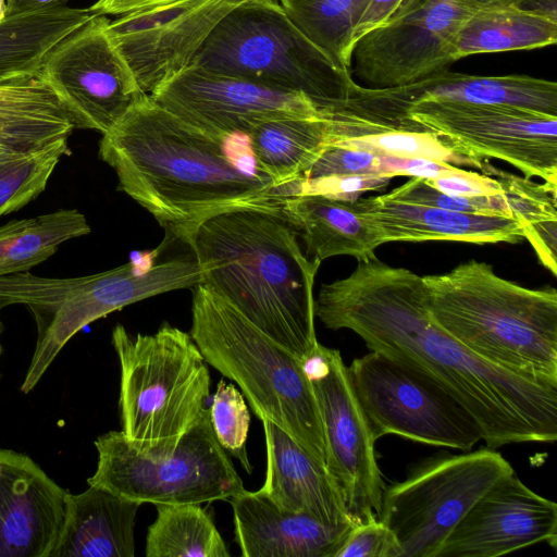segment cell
I'll return each mask as SVG.
<instances>
[{
	"label": "cell",
	"instance_id": "1",
	"mask_svg": "<svg viewBox=\"0 0 557 557\" xmlns=\"http://www.w3.org/2000/svg\"><path fill=\"white\" fill-rule=\"evenodd\" d=\"M314 314L445 389L476 420L487 447L557 440V386L496 367L455 339L433 319L423 276L376 258L358 261L347 277L321 285Z\"/></svg>",
	"mask_w": 557,
	"mask_h": 557
},
{
	"label": "cell",
	"instance_id": "2",
	"mask_svg": "<svg viewBox=\"0 0 557 557\" xmlns=\"http://www.w3.org/2000/svg\"><path fill=\"white\" fill-rule=\"evenodd\" d=\"M227 141L145 95L102 134L99 157L116 173L117 188L185 243L213 215L242 209L285 214V199L296 195L231 158Z\"/></svg>",
	"mask_w": 557,
	"mask_h": 557
},
{
	"label": "cell",
	"instance_id": "3",
	"mask_svg": "<svg viewBox=\"0 0 557 557\" xmlns=\"http://www.w3.org/2000/svg\"><path fill=\"white\" fill-rule=\"evenodd\" d=\"M185 243L201 283L300 360L315 350L313 285L321 261L302 252L285 214L225 211L201 222Z\"/></svg>",
	"mask_w": 557,
	"mask_h": 557
},
{
	"label": "cell",
	"instance_id": "4",
	"mask_svg": "<svg viewBox=\"0 0 557 557\" xmlns=\"http://www.w3.org/2000/svg\"><path fill=\"white\" fill-rule=\"evenodd\" d=\"M433 319L485 361L557 386V290L530 289L469 260L423 276Z\"/></svg>",
	"mask_w": 557,
	"mask_h": 557
},
{
	"label": "cell",
	"instance_id": "5",
	"mask_svg": "<svg viewBox=\"0 0 557 557\" xmlns=\"http://www.w3.org/2000/svg\"><path fill=\"white\" fill-rule=\"evenodd\" d=\"M189 334L206 362L237 383L260 420L280 426L325 468L322 421L302 360L203 283L194 287Z\"/></svg>",
	"mask_w": 557,
	"mask_h": 557
},
{
	"label": "cell",
	"instance_id": "6",
	"mask_svg": "<svg viewBox=\"0 0 557 557\" xmlns=\"http://www.w3.org/2000/svg\"><path fill=\"white\" fill-rule=\"evenodd\" d=\"M120 369L122 432L140 451H172L197 422L210 394V372L189 333L164 323L153 334L112 331Z\"/></svg>",
	"mask_w": 557,
	"mask_h": 557
},
{
	"label": "cell",
	"instance_id": "7",
	"mask_svg": "<svg viewBox=\"0 0 557 557\" xmlns=\"http://www.w3.org/2000/svg\"><path fill=\"white\" fill-rule=\"evenodd\" d=\"M201 282L195 257H175L145 271L127 262L78 277H42L29 271L1 276L0 310L23 305L37 325L35 350L21 391L29 393L65 344L91 322L131 304Z\"/></svg>",
	"mask_w": 557,
	"mask_h": 557
},
{
	"label": "cell",
	"instance_id": "8",
	"mask_svg": "<svg viewBox=\"0 0 557 557\" xmlns=\"http://www.w3.org/2000/svg\"><path fill=\"white\" fill-rule=\"evenodd\" d=\"M190 64L304 95L322 114L347 100L356 85L271 0L237 4L214 26Z\"/></svg>",
	"mask_w": 557,
	"mask_h": 557
},
{
	"label": "cell",
	"instance_id": "9",
	"mask_svg": "<svg viewBox=\"0 0 557 557\" xmlns=\"http://www.w3.org/2000/svg\"><path fill=\"white\" fill-rule=\"evenodd\" d=\"M98 463L90 486L139 504H203L230 500L245 490L226 451L219 444L206 408L170 453L138 450L122 431L95 441Z\"/></svg>",
	"mask_w": 557,
	"mask_h": 557
},
{
	"label": "cell",
	"instance_id": "10",
	"mask_svg": "<svg viewBox=\"0 0 557 557\" xmlns=\"http://www.w3.org/2000/svg\"><path fill=\"white\" fill-rule=\"evenodd\" d=\"M511 472L490 447L429 458L384 488L379 519L395 534L403 557H436L473 504Z\"/></svg>",
	"mask_w": 557,
	"mask_h": 557
},
{
	"label": "cell",
	"instance_id": "11",
	"mask_svg": "<svg viewBox=\"0 0 557 557\" xmlns=\"http://www.w3.org/2000/svg\"><path fill=\"white\" fill-rule=\"evenodd\" d=\"M347 370L375 440L394 434L462 451L482 441L479 423L457 399L401 362L370 350Z\"/></svg>",
	"mask_w": 557,
	"mask_h": 557
},
{
	"label": "cell",
	"instance_id": "12",
	"mask_svg": "<svg viewBox=\"0 0 557 557\" xmlns=\"http://www.w3.org/2000/svg\"><path fill=\"white\" fill-rule=\"evenodd\" d=\"M408 120L435 133L453 152L481 170L492 158L557 186V115L508 104L430 100L409 107Z\"/></svg>",
	"mask_w": 557,
	"mask_h": 557
},
{
	"label": "cell",
	"instance_id": "13",
	"mask_svg": "<svg viewBox=\"0 0 557 557\" xmlns=\"http://www.w3.org/2000/svg\"><path fill=\"white\" fill-rule=\"evenodd\" d=\"M322 421L325 468L355 522L379 518L384 483L375 438L339 350L318 344L304 361Z\"/></svg>",
	"mask_w": 557,
	"mask_h": 557
},
{
	"label": "cell",
	"instance_id": "14",
	"mask_svg": "<svg viewBox=\"0 0 557 557\" xmlns=\"http://www.w3.org/2000/svg\"><path fill=\"white\" fill-rule=\"evenodd\" d=\"M476 7L471 0H406L355 44L351 76L369 88H391L447 71L454 39Z\"/></svg>",
	"mask_w": 557,
	"mask_h": 557
},
{
	"label": "cell",
	"instance_id": "15",
	"mask_svg": "<svg viewBox=\"0 0 557 557\" xmlns=\"http://www.w3.org/2000/svg\"><path fill=\"white\" fill-rule=\"evenodd\" d=\"M106 15L61 40L38 74L54 92L74 128L111 129L144 94L114 47Z\"/></svg>",
	"mask_w": 557,
	"mask_h": 557
},
{
	"label": "cell",
	"instance_id": "16",
	"mask_svg": "<svg viewBox=\"0 0 557 557\" xmlns=\"http://www.w3.org/2000/svg\"><path fill=\"white\" fill-rule=\"evenodd\" d=\"M244 0H163L107 25L140 90L151 95L187 67L214 26Z\"/></svg>",
	"mask_w": 557,
	"mask_h": 557
},
{
	"label": "cell",
	"instance_id": "17",
	"mask_svg": "<svg viewBox=\"0 0 557 557\" xmlns=\"http://www.w3.org/2000/svg\"><path fill=\"white\" fill-rule=\"evenodd\" d=\"M150 97L189 124L219 137L246 135L281 117L321 116L306 96L270 88L189 64Z\"/></svg>",
	"mask_w": 557,
	"mask_h": 557
},
{
	"label": "cell",
	"instance_id": "18",
	"mask_svg": "<svg viewBox=\"0 0 557 557\" xmlns=\"http://www.w3.org/2000/svg\"><path fill=\"white\" fill-rule=\"evenodd\" d=\"M430 100L508 104L557 115V84L528 75L479 76L443 71L398 87L356 84L345 108L370 129H398L409 107Z\"/></svg>",
	"mask_w": 557,
	"mask_h": 557
},
{
	"label": "cell",
	"instance_id": "19",
	"mask_svg": "<svg viewBox=\"0 0 557 557\" xmlns=\"http://www.w3.org/2000/svg\"><path fill=\"white\" fill-rule=\"evenodd\" d=\"M543 542L557 546V505L513 471L473 504L436 557H498Z\"/></svg>",
	"mask_w": 557,
	"mask_h": 557
},
{
	"label": "cell",
	"instance_id": "20",
	"mask_svg": "<svg viewBox=\"0 0 557 557\" xmlns=\"http://www.w3.org/2000/svg\"><path fill=\"white\" fill-rule=\"evenodd\" d=\"M67 495L29 456L0 448V557H50Z\"/></svg>",
	"mask_w": 557,
	"mask_h": 557
},
{
	"label": "cell",
	"instance_id": "21",
	"mask_svg": "<svg viewBox=\"0 0 557 557\" xmlns=\"http://www.w3.org/2000/svg\"><path fill=\"white\" fill-rule=\"evenodd\" d=\"M228 502L235 541L245 557H335L354 525L282 510L259 491L244 490Z\"/></svg>",
	"mask_w": 557,
	"mask_h": 557
},
{
	"label": "cell",
	"instance_id": "22",
	"mask_svg": "<svg viewBox=\"0 0 557 557\" xmlns=\"http://www.w3.org/2000/svg\"><path fill=\"white\" fill-rule=\"evenodd\" d=\"M361 215L388 242H461L470 244L518 243L522 226L513 218L483 215L388 198H358Z\"/></svg>",
	"mask_w": 557,
	"mask_h": 557
},
{
	"label": "cell",
	"instance_id": "23",
	"mask_svg": "<svg viewBox=\"0 0 557 557\" xmlns=\"http://www.w3.org/2000/svg\"><path fill=\"white\" fill-rule=\"evenodd\" d=\"M267 475L258 490L282 510L305 513L331 524H356L326 469L290 435L262 419Z\"/></svg>",
	"mask_w": 557,
	"mask_h": 557
},
{
	"label": "cell",
	"instance_id": "24",
	"mask_svg": "<svg viewBox=\"0 0 557 557\" xmlns=\"http://www.w3.org/2000/svg\"><path fill=\"white\" fill-rule=\"evenodd\" d=\"M140 505L90 485L69 494L64 525L50 557H134Z\"/></svg>",
	"mask_w": 557,
	"mask_h": 557
},
{
	"label": "cell",
	"instance_id": "25",
	"mask_svg": "<svg viewBox=\"0 0 557 557\" xmlns=\"http://www.w3.org/2000/svg\"><path fill=\"white\" fill-rule=\"evenodd\" d=\"M284 212L299 231L307 253L321 262L335 256L372 260L382 245L376 231L361 215L358 200L297 194L285 199Z\"/></svg>",
	"mask_w": 557,
	"mask_h": 557
},
{
	"label": "cell",
	"instance_id": "26",
	"mask_svg": "<svg viewBox=\"0 0 557 557\" xmlns=\"http://www.w3.org/2000/svg\"><path fill=\"white\" fill-rule=\"evenodd\" d=\"M247 138L257 171L297 195L327 144V124L323 115L274 119L257 125Z\"/></svg>",
	"mask_w": 557,
	"mask_h": 557
},
{
	"label": "cell",
	"instance_id": "27",
	"mask_svg": "<svg viewBox=\"0 0 557 557\" xmlns=\"http://www.w3.org/2000/svg\"><path fill=\"white\" fill-rule=\"evenodd\" d=\"M97 15L61 5L7 16L0 22V85L38 77L49 52Z\"/></svg>",
	"mask_w": 557,
	"mask_h": 557
},
{
	"label": "cell",
	"instance_id": "28",
	"mask_svg": "<svg viewBox=\"0 0 557 557\" xmlns=\"http://www.w3.org/2000/svg\"><path fill=\"white\" fill-rule=\"evenodd\" d=\"M557 41V17L517 3L478 5L454 39V60L481 54L533 50Z\"/></svg>",
	"mask_w": 557,
	"mask_h": 557
},
{
	"label": "cell",
	"instance_id": "29",
	"mask_svg": "<svg viewBox=\"0 0 557 557\" xmlns=\"http://www.w3.org/2000/svg\"><path fill=\"white\" fill-rule=\"evenodd\" d=\"M74 125L39 77L0 85V140L33 152L62 138Z\"/></svg>",
	"mask_w": 557,
	"mask_h": 557
},
{
	"label": "cell",
	"instance_id": "30",
	"mask_svg": "<svg viewBox=\"0 0 557 557\" xmlns=\"http://www.w3.org/2000/svg\"><path fill=\"white\" fill-rule=\"evenodd\" d=\"M90 231L86 216L76 209L10 221L0 227V277L28 272L52 257L61 244Z\"/></svg>",
	"mask_w": 557,
	"mask_h": 557
},
{
	"label": "cell",
	"instance_id": "31",
	"mask_svg": "<svg viewBox=\"0 0 557 557\" xmlns=\"http://www.w3.org/2000/svg\"><path fill=\"white\" fill-rule=\"evenodd\" d=\"M481 170L496 178L513 218L522 226L542 264L557 275V186L496 169L484 161Z\"/></svg>",
	"mask_w": 557,
	"mask_h": 557
},
{
	"label": "cell",
	"instance_id": "32",
	"mask_svg": "<svg viewBox=\"0 0 557 557\" xmlns=\"http://www.w3.org/2000/svg\"><path fill=\"white\" fill-rule=\"evenodd\" d=\"M147 557H230L212 515L201 504H158Z\"/></svg>",
	"mask_w": 557,
	"mask_h": 557
},
{
	"label": "cell",
	"instance_id": "33",
	"mask_svg": "<svg viewBox=\"0 0 557 557\" xmlns=\"http://www.w3.org/2000/svg\"><path fill=\"white\" fill-rule=\"evenodd\" d=\"M360 0H280L295 27L346 76H351L352 29Z\"/></svg>",
	"mask_w": 557,
	"mask_h": 557
},
{
	"label": "cell",
	"instance_id": "34",
	"mask_svg": "<svg viewBox=\"0 0 557 557\" xmlns=\"http://www.w3.org/2000/svg\"><path fill=\"white\" fill-rule=\"evenodd\" d=\"M70 152L69 138H62L0 164V216L35 200L45 190L61 158Z\"/></svg>",
	"mask_w": 557,
	"mask_h": 557
},
{
	"label": "cell",
	"instance_id": "35",
	"mask_svg": "<svg viewBox=\"0 0 557 557\" xmlns=\"http://www.w3.org/2000/svg\"><path fill=\"white\" fill-rule=\"evenodd\" d=\"M327 144L358 148L376 154L424 158L476 168L473 161L453 152L430 131L381 129L336 137Z\"/></svg>",
	"mask_w": 557,
	"mask_h": 557
},
{
	"label": "cell",
	"instance_id": "36",
	"mask_svg": "<svg viewBox=\"0 0 557 557\" xmlns=\"http://www.w3.org/2000/svg\"><path fill=\"white\" fill-rule=\"evenodd\" d=\"M210 422L222 448L239 460L244 470L252 472L246 442L250 425V413L243 393L233 384L220 380L209 408Z\"/></svg>",
	"mask_w": 557,
	"mask_h": 557
},
{
	"label": "cell",
	"instance_id": "37",
	"mask_svg": "<svg viewBox=\"0 0 557 557\" xmlns=\"http://www.w3.org/2000/svg\"><path fill=\"white\" fill-rule=\"evenodd\" d=\"M385 195L393 200L408 203L428 205L473 214L513 218L510 205L503 193L475 197L449 195L419 177H410L405 184Z\"/></svg>",
	"mask_w": 557,
	"mask_h": 557
},
{
	"label": "cell",
	"instance_id": "38",
	"mask_svg": "<svg viewBox=\"0 0 557 557\" xmlns=\"http://www.w3.org/2000/svg\"><path fill=\"white\" fill-rule=\"evenodd\" d=\"M334 175L384 177L382 175V157L358 148L326 144L306 180Z\"/></svg>",
	"mask_w": 557,
	"mask_h": 557
},
{
	"label": "cell",
	"instance_id": "39",
	"mask_svg": "<svg viewBox=\"0 0 557 557\" xmlns=\"http://www.w3.org/2000/svg\"><path fill=\"white\" fill-rule=\"evenodd\" d=\"M335 557H403V552L389 528L374 518L354 524Z\"/></svg>",
	"mask_w": 557,
	"mask_h": 557
},
{
	"label": "cell",
	"instance_id": "40",
	"mask_svg": "<svg viewBox=\"0 0 557 557\" xmlns=\"http://www.w3.org/2000/svg\"><path fill=\"white\" fill-rule=\"evenodd\" d=\"M391 178L368 175H334L300 183L299 194H319L341 200L354 201L370 190L385 188Z\"/></svg>",
	"mask_w": 557,
	"mask_h": 557
},
{
	"label": "cell",
	"instance_id": "41",
	"mask_svg": "<svg viewBox=\"0 0 557 557\" xmlns=\"http://www.w3.org/2000/svg\"><path fill=\"white\" fill-rule=\"evenodd\" d=\"M425 181L440 191L456 196H492L503 193L496 178L462 169L449 175Z\"/></svg>",
	"mask_w": 557,
	"mask_h": 557
},
{
	"label": "cell",
	"instance_id": "42",
	"mask_svg": "<svg viewBox=\"0 0 557 557\" xmlns=\"http://www.w3.org/2000/svg\"><path fill=\"white\" fill-rule=\"evenodd\" d=\"M381 157L382 175L388 178L406 175L429 180L449 175L460 170L454 164L424 158H398L384 154Z\"/></svg>",
	"mask_w": 557,
	"mask_h": 557
},
{
	"label": "cell",
	"instance_id": "43",
	"mask_svg": "<svg viewBox=\"0 0 557 557\" xmlns=\"http://www.w3.org/2000/svg\"><path fill=\"white\" fill-rule=\"evenodd\" d=\"M406 0H360L358 18L352 29L355 44L372 29L385 24Z\"/></svg>",
	"mask_w": 557,
	"mask_h": 557
},
{
	"label": "cell",
	"instance_id": "44",
	"mask_svg": "<svg viewBox=\"0 0 557 557\" xmlns=\"http://www.w3.org/2000/svg\"><path fill=\"white\" fill-rule=\"evenodd\" d=\"M158 1L163 0H98L89 8L100 15H120L131 10Z\"/></svg>",
	"mask_w": 557,
	"mask_h": 557
},
{
	"label": "cell",
	"instance_id": "45",
	"mask_svg": "<svg viewBox=\"0 0 557 557\" xmlns=\"http://www.w3.org/2000/svg\"><path fill=\"white\" fill-rule=\"evenodd\" d=\"M69 0H7V16L65 5Z\"/></svg>",
	"mask_w": 557,
	"mask_h": 557
},
{
	"label": "cell",
	"instance_id": "46",
	"mask_svg": "<svg viewBox=\"0 0 557 557\" xmlns=\"http://www.w3.org/2000/svg\"><path fill=\"white\" fill-rule=\"evenodd\" d=\"M476 5H492V4H510L518 3L519 0H471Z\"/></svg>",
	"mask_w": 557,
	"mask_h": 557
},
{
	"label": "cell",
	"instance_id": "47",
	"mask_svg": "<svg viewBox=\"0 0 557 557\" xmlns=\"http://www.w3.org/2000/svg\"><path fill=\"white\" fill-rule=\"evenodd\" d=\"M7 17V0H0V22Z\"/></svg>",
	"mask_w": 557,
	"mask_h": 557
},
{
	"label": "cell",
	"instance_id": "48",
	"mask_svg": "<svg viewBox=\"0 0 557 557\" xmlns=\"http://www.w3.org/2000/svg\"><path fill=\"white\" fill-rule=\"evenodd\" d=\"M2 332H3V324H2V322H1V320H0V357H1V355H2V350H3V348H2V344H1V335H2Z\"/></svg>",
	"mask_w": 557,
	"mask_h": 557
},
{
	"label": "cell",
	"instance_id": "49",
	"mask_svg": "<svg viewBox=\"0 0 557 557\" xmlns=\"http://www.w3.org/2000/svg\"><path fill=\"white\" fill-rule=\"evenodd\" d=\"M271 1L280 3V0H271Z\"/></svg>",
	"mask_w": 557,
	"mask_h": 557
}]
</instances>
